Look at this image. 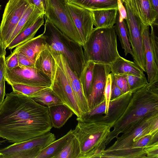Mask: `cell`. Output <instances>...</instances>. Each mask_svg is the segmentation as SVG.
Returning <instances> with one entry per match:
<instances>
[{"mask_svg":"<svg viewBox=\"0 0 158 158\" xmlns=\"http://www.w3.org/2000/svg\"><path fill=\"white\" fill-rule=\"evenodd\" d=\"M52 127L48 107L13 91L0 106V137L9 142L42 135Z\"/></svg>","mask_w":158,"mask_h":158,"instance_id":"obj_1","label":"cell"},{"mask_svg":"<svg viewBox=\"0 0 158 158\" xmlns=\"http://www.w3.org/2000/svg\"><path fill=\"white\" fill-rule=\"evenodd\" d=\"M114 27L94 28L82 47L86 62L110 65L120 56Z\"/></svg>","mask_w":158,"mask_h":158,"instance_id":"obj_2","label":"cell"},{"mask_svg":"<svg viewBox=\"0 0 158 158\" xmlns=\"http://www.w3.org/2000/svg\"><path fill=\"white\" fill-rule=\"evenodd\" d=\"M42 35L48 49L62 54L79 78L86 62L82 46L69 38L45 19Z\"/></svg>","mask_w":158,"mask_h":158,"instance_id":"obj_3","label":"cell"},{"mask_svg":"<svg viewBox=\"0 0 158 158\" xmlns=\"http://www.w3.org/2000/svg\"><path fill=\"white\" fill-rule=\"evenodd\" d=\"M68 0H47L45 19L69 38L83 44L67 5Z\"/></svg>","mask_w":158,"mask_h":158,"instance_id":"obj_4","label":"cell"},{"mask_svg":"<svg viewBox=\"0 0 158 158\" xmlns=\"http://www.w3.org/2000/svg\"><path fill=\"white\" fill-rule=\"evenodd\" d=\"M50 131L0 149V158H36L41 150L55 140Z\"/></svg>","mask_w":158,"mask_h":158,"instance_id":"obj_5","label":"cell"},{"mask_svg":"<svg viewBox=\"0 0 158 158\" xmlns=\"http://www.w3.org/2000/svg\"><path fill=\"white\" fill-rule=\"evenodd\" d=\"M127 13L126 23L128 38L132 47L134 62L146 72L144 47L142 32L141 22L133 13L126 0H121Z\"/></svg>","mask_w":158,"mask_h":158,"instance_id":"obj_6","label":"cell"},{"mask_svg":"<svg viewBox=\"0 0 158 158\" xmlns=\"http://www.w3.org/2000/svg\"><path fill=\"white\" fill-rule=\"evenodd\" d=\"M30 5L27 0H9L7 3L0 26L5 48L9 44L10 38L19 20Z\"/></svg>","mask_w":158,"mask_h":158,"instance_id":"obj_7","label":"cell"},{"mask_svg":"<svg viewBox=\"0 0 158 158\" xmlns=\"http://www.w3.org/2000/svg\"><path fill=\"white\" fill-rule=\"evenodd\" d=\"M55 61L53 76L50 88L52 93L71 110L77 118H80L82 114L71 86L61 67Z\"/></svg>","mask_w":158,"mask_h":158,"instance_id":"obj_8","label":"cell"},{"mask_svg":"<svg viewBox=\"0 0 158 158\" xmlns=\"http://www.w3.org/2000/svg\"><path fill=\"white\" fill-rule=\"evenodd\" d=\"M76 120L78 122L73 130V134L80 143L81 152L79 158L93 157L101 134L97 131L96 125L94 120L78 118Z\"/></svg>","mask_w":158,"mask_h":158,"instance_id":"obj_9","label":"cell"},{"mask_svg":"<svg viewBox=\"0 0 158 158\" xmlns=\"http://www.w3.org/2000/svg\"><path fill=\"white\" fill-rule=\"evenodd\" d=\"M5 81L10 85L18 83L35 86H50L51 80L35 67L19 66L6 68Z\"/></svg>","mask_w":158,"mask_h":158,"instance_id":"obj_10","label":"cell"},{"mask_svg":"<svg viewBox=\"0 0 158 158\" xmlns=\"http://www.w3.org/2000/svg\"><path fill=\"white\" fill-rule=\"evenodd\" d=\"M48 50L66 76L72 89L82 115L88 113L90 109L87 100L84 93L79 78L71 69L63 55L52 51Z\"/></svg>","mask_w":158,"mask_h":158,"instance_id":"obj_11","label":"cell"},{"mask_svg":"<svg viewBox=\"0 0 158 158\" xmlns=\"http://www.w3.org/2000/svg\"><path fill=\"white\" fill-rule=\"evenodd\" d=\"M67 4L83 46L94 29L92 11L80 7L69 1Z\"/></svg>","mask_w":158,"mask_h":158,"instance_id":"obj_12","label":"cell"},{"mask_svg":"<svg viewBox=\"0 0 158 158\" xmlns=\"http://www.w3.org/2000/svg\"><path fill=\"white\" fill-rule=\"evenodd\" d=\"M109 65L95 63L91 93L87 99L90 110L99 103L104 97V91L107 77L110 73Z\"/></svg>","mask_w":158,"mask_h":158,"instance_id":"obj_13","label":"cell"},{"mask_svg":"<svg viewBox=\"0 0 158 158\" xmlns=\"http://www.w3.org/2000/svg\"><path fill=\"white\" fill-rule=\"evenodd\" d=\"M132 11L144 25H158V14L154 9L150 0H126Z\"/></svg>","mask_w":158,"mask_h":158,"instance_id":"obj_14","label":"cell"},{"mask_svg":"<svg viewBox=\"0 0 158 158\" xmlns=\"http://www.w3.org/2000/svg\"><path fill=\"white\" fill-rule=\"evenodd\" d=\"M150 26L141 23L142 32L144 47L146 70L148 83L158 81V65L156 64L149 39Z\"/></svg>","mask_w":158,"mask_h":158,"instance_id":"obj_15","label":"cell"},{"mask_svg":"<svg viewBox=\"0 0 158 158\" xmlns=\"http://www.w3.org/2000/svg\"><path fill=\"white\" fill-rule=\"evenodd\" d=\"M47 48L46 43L41 34L17 46L13 52H20L35 62L39 53Z\"/></svg>","mask_w":158,"mask_h":158,"instance_id":"obj_16","label":"cell"},{"mask_svg":"<svg viewBox=\"0 0 158 158\" xmlns=\"http://www.w3.org/2000/svg\"><path fill=\"white\" fill-rule=\"evenodd\" d=\"M111 73L114 75H130L142 77L143 71L134 62L120 56L110 65Z\"/></svg>","mask_w":158,"mask_h":158,"instance_id":"obj_17","label":"cell"},{"mask_svg":"<svg viewBox=\"0 0 158 158\" xmlns=\"http://www.w3.org/2000/svg\"><path fill=\"white\" fill-rule=\"evenodd\" d=\"M48 113L52 127L56 128L62 127L73 114L64 104L48 107Z\"/></svg>","mask_w":158,"mask_h":158,"instance_id":"obj_18","label":"cell"},{"mask_svg":"<svg viewBox=\"0 0 158 158\" xmlns=\"http://www.w3.org/2000/svg\"><path fill=\"white\" fill-rule=\"evenodd\" d=\"M44 14H42L35 21L18 35L10 43L7 48L10 50L33 38L44 23Z\"/></svg>","mask_w":158,"mask_h":158,"instance_id":"obj_19","label":"cell"},{"mask_svg":"<svg viewBox=\"0 0 158 158\" xmlns=\"http://www.w3.org/2000/svg\"><path fill=\"white\" fill-rule=\"evenodd\" d=\"M118 9L93 10L94 25L96 28L112 27L115 25Z\"/></svg>","mask_w":158,"mask_h":158,"instance_id":"obj_20","label":"cell"},{"mask_svg":"<svg viewBox=\"0 0 158 158\" xmlns=\"http://www.w3.org/2000/svg\"><path fill=\"white\" fill-rule=\"evenodd\" d=\"M42 13L35 6L30 4L13 31L10 38L9 44L19 33L32 25Z\"/></svg>","mask_w":158,"mask_h":158,"instance_id":"obj_21","label":"cell"},{"mask_svg":"<svg viewBox=\"0 0 158 158\" xmlns=\"http://www.w3.org/2000/svg\"><path fill=\"white\" fill-rule=\"evenodd\" d=\"M55 64V60L47 48L37 56L35 60L34 66L52 81Z\"/></svg>","mask_w":158,"mask_h":158,"instance_id":"obj_22","label":"cell"},{"mask_svg":"<svg viewBox=\"0 0 158 158\" xmlns=\"http://www.w3.org/2000/svg\"><path fill=\"white\" fill-rule=\"evenodd\" d=\"M73 134V130L71 129L63 136L42 149L36 158H54L61 151Z\"/></svg>","mask_w":158,"mask_h":158,"instance_id":"obj_23","label":"cell"},{"mask_svg":"<svg viewBox=\"0 0 158 158\" xmlns=\"http://www.w3.org/2000/svg\"><path fill=\"white\" fill-rule=\"evenodd\" d=\"M114 27L116 34L118 36L122 48L124 50L125 56L129 53L133 57V54L129 41L126 21L121 17L118 10Z\"/></svg>","mask_w":158,"mask_h":158,"instance_id":"obj_24","label":"cell"},{"mask_svg":"<svg viewBox=\"0 0 158 158\" xmlns=\"http://www.w3.org/2000/svg\"><path fill=\"white\" fill-rule=\"evenodd\" d=\"M69 1L80 7L92 11L118 9V0H70Z\"/></svg>","mask_w":158,"mask_h":158,"instance_id":"obj_25","label":"cell"},{"mask_svg":"<svg viewBox=\"0 0 158 158\" xmlns=\"http://www.w3.org/2000/svg\"><path fill=\"white\" fill-rule=\"evenodd\" d=\"M81 152L79 141L73 134L61 151L54 158H79Z\"/></svg>","mask_w":158,"mask_h":158,"instance_id":"obj_26","label":"cell"},{"mask_svg":"<svg viewBox=\"0 0 158 158\" xmlns=\"http://www.w3.org/2000/svg\"><path fill=\"white\" fill-rule=\"evenodd\" d=\"M94 64L92 61L86 62L79 78L84 93L87 99L92 91Z\"/></svg>","mask_w":158,"mask_h":158,"instance_id":"obj_27","label":"cell"},{"mask_svg":"<svg viewBox=\"0 0 158 158\" xmlns=\"http://www.w3.org/2000/svg\"><path fill=\"white\" fill-rule=\"evenodd\" d=\"M35 102L48 107L63 104L52 92L50 87L41 91L29 97Z\"/></svg>","mask_w":158,"mask_h":158,"instance_id":"obj_28","label":"cell"},{"mask_svg":"<svg viewBox=\"0 0 158 158\" xmlns=\"http://www.w3.org/2000/svg\"><path fill=\"white\" fill-rule=\"evenodd\" d=\"M10 85L11 86L13 91L29 97L50 87L48 86H35L18 83L12 84Z\"/></svg>","mask_w":158,"mask_h":158,"instance_id":"obj_29","label":"cell"},{"mask_svg":"<svg viewBox=\"0 0 158 158\" xmlns=\"http://www.w3.org/2000/svg\"><path fill=\"white\" fill-rule=\"evenodd\" d=\"M127 79L129 87V91L131 93L136 91L146 85L148 81L145 76L139 77L135 76L125 75Z\"/></svg>","mask_w":158,"mask_h":158,"instance_id":"obj_30","label":"cell"},{"mask_svg":"<svg viewBox=\"0 0 158 158\" xmlns=\"http://www.w3.org/2000/svg\"><path fill=\"white\" fill-rule=\"evenodd\" d=\"M151 27V33L149 34V39L155 61L158 65V39L155 32L154 26Z\"/></svg>","mask_w":158,"mask_h":158,"instance_id":"obj_31","label":"cell"},{"mask_svg":"<svg viewBox=\"0 0 158 158\" xmlns=\"http://www.w3.org/2000/svg\"><path fill=\"white\" fill-rule=\"evenodd\" d=\"M6 68L12 69L19 66L18 53L13 52L6 58Z\"/></svg>","mask_w":158,"mask_h":158,"instance_id":"obj_32","label":"cell"},{"mask_svg":"<svg viewBox=\"0 0 158 158\" xmlns=\"http://www.w3.org/2000/svg\"><path fill=\"white\" fill-rule=\"evenodd\" d=\"M112 79L110 73L108 76L104 91V97L105 100L107 110L111 96Z\"/></svg>","mask_w":158,"mask_h":158,"instance_id":"obj_33","label":"cell"},{"mask_svg":"<svg viewBox=\"0 0 158 158\" xmlns=\"http://www.w3.org/2000/svg\"><path fill=\"white\" fill-rule=\"evenodd\" d=\"M114 75L116 84L123 94L129 91V85L127 78L123 75Z\"/></svg>","mask_w":158,"mask_h":158,"instance_id":"obj_34","label":"cell"},{"mask_svg":"<svg viewBox=\"0 0 158 158\" xmlns=\"http://www.w3.org/2000/svg\"><path fill=\"white\" fill-rule=\"evenodd\" d=\"M111 79V98H115L120 96L124 94L117 85L114 74L110 73Z\"/></svg>","mask_w":158,"mask_h":158,"instance_id":"obj_35","label":"cell"},{"mask_svg":"<svg viewBox=\"0 0 158 158\" xmlns=\"http://www.w3.org/2000/svg\"><path fill=\"white\" fill-rule=\"evenodd\" d=\"M17 52L18 53L19 66L35 67L34 61L30 60L21 52Z\"/></svg>","mask_w":158,"mask_h":158,"instance_id":"obj_36","label":"cell"},{"mask_svg":"<svg viewBox=\"0 0 158 158\" xmlns=\"http://www.w3.org/2000/svg\"><path fill=\"white\" fill-rule=\"evenodd\" d=\"M29 4L34 6L44 14L46 9L47 0H27Z\"/></svg>","mask_w":158,"mask_h":158,"instance_id":"obj_37","label":"cell"},{"mask_svg":"<svg viewBox=\"0 0 158 158\" xmlns=\"http://www.w3.org/2000/svg\"><path fill=\"white\" fill-rule=\"evenodd\" d=\"M5 55H3L0 56V82L5 81L6 69Z\"/></svg>","mask_w":158,"mask_h":158,"instance_id":"obj_38","label":"cell"},{"mask_svg":"<svg viewBox=\"0 0 158 158\" xmlns=\"http://www.w3.org/2000/svg\"><path fill=\"white\" fill-rule=\"evenodd\" d=\"M118 10L121 17L124 19H127V13L125 7L121 0H118Z\"/></svg>","mask_w":158,"mask_h":158,"instance_id":"obj_39","label":"cell"},{"mask_svg":"<svg viewBox=\"0 0 158 158\" xmlns=\"http://www.w3.org/2000/svg\"><path fill=\"white\" fill-rule=\"evenodd\" d=\"M5 81L0 82V106L4 101L6 94Z\"/></svg>","mask_w":158,"mask_h":158,"instance_id":"obj_40","label":"cell"},{"mask_svg":"<svg viewBox=\"0 0 158 158\" xmlns=\"http://www.w3.org/2000/svg\"><path fill=\"white\" fill-rule=\"evenodd\" d=\"M150 138L149 136H144L142 138L137 142L136 144V146L140 147L145 146L149 143Z\"/></svg>","mask_w":158,"mask_h":158,"instance_id":"obj_41","label":"cell"},{"mask_svg":"<svg viewBox=\"0 0 158 158\" xmlns=\"http://www.w3.org/2000/svg\"><path fill=\"white\" fill-rule=\"evenodd\" d=\"M6 49L4 47L0 31V56L6 55Z\"/></svg>","mask_w":158,"mask_h":158,"instance_id":"obj_42","label":"cell"},{"mask_svg":"<svg viewBox=\"0 0 158 158\" xmlns=\"http://www.w3.org/2000/svg\"><path fill=\"white\" fill-rule=\"evenodd\" d=\"M143 127H140L137 129L133 134V136L136 139H138L142 136L144 133V129Z\"/></svg>","mask_w":158,"mask_h":158,"instance_id":"obj_43","label":"cell"},{"mask_svg":"<svg viewBox=\"0 0 158 158\" xmlns=\"http://www.w3.org/2000/svg\"><path fill=\"white\" fill-rule=\"evenodd\" d=\"M152 6L157 13L158 14V0H150Z\"/></svg>","mask_w":158,"mask_h":158,"instance_id":"obj_44","label":"cell"},{"mask_svg":"<svg viewBox=\"0 0 158 158\" xmlns=\"http://www.w3.org/2000/svg\"><path fill=\"white\" fill-rule=\"evenodd\" d=\"M6 141H7L6 139L0 141V145L2 144L3 143H4Z\"/></svg>","mask_w":158,"mask_h":158,"instance_id":"obj_45","label":"cell"},{"mask_svg":"<svg viewBox=\"0 0 158 158\" xmlns=\"http://www.w3.org/2000/svg\"><path fill=\"white\" fill-rule=\"evenodd\" d=\"M1 9V5H0V10Z\"/></svg>","mask_w":158,"mask_h":158,"instance_id":"obj_46","label":"cell"},{"mask_svg":"<svg viewBox=\"0 0 158 158\" xmlns=\"http://www.w3.org/2000/svg\"><path fill=\"white\" fill-rule=\"evenodd\" d=\"M69 1L70 0H68Z\"/></svg>","mask_w":158,"mask_h":158,"instance_id":"obj_47","label":"cell"}]
</instances>
